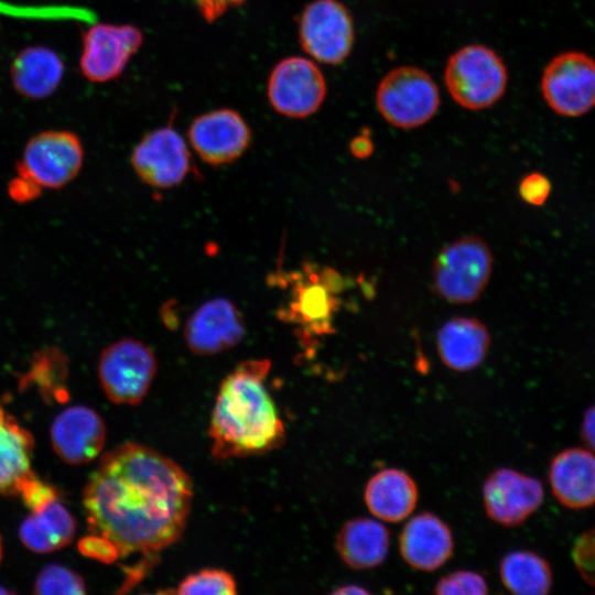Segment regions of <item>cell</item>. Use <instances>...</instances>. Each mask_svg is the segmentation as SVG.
I'll return each instance as SVG.
<instances>
[{"label":"cell","instance_id":"cell-27","mask_svg":"<svg viewBox=\"0 0 595 595\" xmlns=\"http://www.w3.org/2000/svg\"><path fill=\"white\" fill-rule=\"evenodd\" d=\"M22 383L36 386L45 400L61 401L67 397L66 359L57 349H44L34 356Z\"/></svg>","mask_w":595,"mask_h":595},{"label":"cell","instance_id":"cell-16","mask_svg":"<svg viewBox=\"0 0 595 595\" xmlns=\"http://www.w3.org/2000/svg\"><path fill=\"white\" fill-rule=\"evenodd\" d=\"M246 334L242 314L234 302L216 298L202 304L187 320L184 339L196 355L209 356L237 346Z\"/></svg>","mask_w":595,"mask_h":595},{"label":"cell","instance_id":"cell-10","mask_svg":"<svg viewBox=\"0 0 595 595\" xmlns=\"http://www.w3.org/2000/svg\"><path fill=\"white\" fill-rule=\"evenodd\" d=\"M267 96L271 107L289 118H305L318 110L326 96L320 67L309 58L290 56L271 71Z\"/></svg>","mask_w":595,"mask_h":595},{"label":"cell","instance_id":"cell-9","mask_svg":"<svg viewBox=\"0 0 595 595\" xmlns=\"http://www.w3.org/2000/svg\"><path fill=\"white\" fill-rule=\"evenodd\" d=\"M547 105L563 117H580L595 107V60L569 51L553 57L541 77Z\"/></svg>","mask_w":595,"mask_h":595},{"label":"cell","instance_id":"cell-3","mask_svg":"<svg viewBox=\"0 0 595 595\" xmlns=\"http://www.w3.org/2000/svg\"><path fill=\"white\" fill-rule=\"evenodd\" d=\"M444 80L455 102L465 109L479 110L493 106L504 96L508 72L494 50L470 44L450 56Z\"/></svg>","mask_w":595,"mask_h":595},{"label":"cell","instance_id":"cell-23","mask_svg":"<svg viewBox=\"0 0 595 595\" xmlns=\"http://www.w3.org/2000/svg\"><path fill=\"white\" fill-rule=\"evenodd\" d=\"M63 73L64 64L61 57L43 46L22 50L10 69L17 91L32 99L51 95L60 85Z\"/></svg>","mask_w":595,"mask_h":595},{"label":"cell","instance_id":"cell-22","mask_svg":"<svg viewBox=\"0 0 595 595\" xmlns=\"http://www.w3.org/2000/svg\"><path fill=\"white\" fill-rule=\"evenodd\" d=\"M336 551L353 570H370L387 558L390 532L381 522L357 517L343 524L336 537Z\"/></svg>","mask_w":595,"mask_h":595},{"label":"cell","instance_id":"cell-20","mask_svg":"<svg viewBox=\"0 0 595 595\" xmlns=\"http://www.w3.org/2000/svg\"><path fill=\"white\" fill-rule=\"evenodd\" d=\"M489 346V332L475 317H454L443 324L436 336V348L442 363L459 372L478 367Z\"/></svg>","mask_w":595,"mask_h":595},{"label":"cell","instance_id":"cell-39","mask_svg":"<svg viewBox=\"0 0 595 595\" xmlns=\"http://www.w3.org/2000/svg\"><path fill=\"white\" fill-rule=\"evenodd\" d=\"M1 556H2V545H1V540H0V562H1Z\"/></svg>","mask_w":595,"mask_h":595},{"label":"cell","instance_id":"cell-17","mask_svg":"<svg viewBox=\"0 0 595 595\" xmlns=\"http://www.w3.org/2000/svg\"><path fill=\"white\" fill-rule=\"evenodd\" d=\"M51 441L63 462L83 465L95 459L102 451L106 426L95 410L84 405L69 407L55 418Z\"/></svg>","mask_w":595,"mask_h":595},{"label":"cell","instance_id":"cell-33","mask_svg":"<svg viewBox=\"0 0 595 595\" xmlns=\"http://www.w3.org/2000/svg\"><path fill=\"white\" fill-rule=\"evenodd\" d=\"M78 548L85 555L106 563L113 562L119 558L108 541L91 533L79 542Z\"/></svg>","mask_w":595,"mask_h":595},{"label":"cell","instance_id":"cell-1","mask_svg":"<svg viewBox=\"0 0 595 595\" xmlns=\"http://www.w3.org/2000/svg\"><path fill=\"white\" fill-rule=\"evenodd\" d=\"M192 497L191 478L178 464L130 442L101 457L83 502L90 533L108 541L119 558H151L180 539Z\"/></svg>","mask_w":595,"mask_h":595},{"label":"cell","instance_id":"cell-26","mask_svg":"<svg viewBox=\"0 0 595 595\" xmlns=\"http://www.w3.org/2000/svg\"><path fill=\"white\" fill-rule=\"evenodd\" d=\"M504 586L518 595H544L552 586V571L545 559L528 550L513 551L499 565Z\"/></svg>","mask_w":595,"mask_h":595},{"label":"cell","instance_id":"cell-5","mask_svg":"<svg viewBox=\"0 0 595 595\" xmlns=\"http://www.w3.org/2000/svg\"><path fill=\"white\" fill-rule=\"evenodd\" d=\"M376 105L383 119L400 129L426 123L440 106L439 88L423 69L401 66L391 69L379 83Z\"/></svg>","mask_w":595,"mask_h":595},{"label":"cell","instance_id":"cell-36","mask_svg":"<svg viewBox=\"0 0 595 595\" xmlns=\"http://www.w3.org/2000/svg\"><path fill=\"white\" fill-rule=\"evenodd\" d=\"M581 434L587 446L595 452V403L584 413Z\"/></svg>","mask_w":595,"mask_h":595},{"label":"cell","instance_id":"cell-6","mask_svg":"<svg viewBox=\"0 0 595 595\" xmlns=\"http://www.w3.org/2000/svg\"><path fill=\"white\" fill-rule=\"evenodd\" d=\"M156 368L155 355L148 345L136 338H122L101 351L98 378L113 403L136 405L147 396Z\"/></svg>","mask_w":595,"mask_h":595},{"label":"cell","instance_id":"cell-18","mask_svg":"<svg viewBox=\"0 0 595 595\" xmlns=\"http://www.w3.org/2000/svg\"><path fill=\"white\" fill-rule=\"evenodd\" d=\"M399 549L409 566L432 572L450 560L454 552V539L446 522L424 511L403 526L399 536Z\"/></svg>","mask_w":595,"mask_h":595},{"label":"cell","instance_id":"cell-15","mask_svg":"<svg viewBox=\"0 0 595 595\" xmlns=\"http://www.w3.org/2000/svg\"><path fill=\"white\" fill-rule=\"evenodd\" d=\"M187 136L197 155L213 166L234 162L251 141V130L246 120L229 108L199 115L190 125Z\"/></svg>","mask_w":595,"mask_h":595},{"label":"cell","instance_id":"cell-37","mask_svg":"<svg viewBox=\"0 0 595 595\" xmlns=\"http://www.w3.org/2000/svg\"><path fill=\"white\" fill-rule=\"evenodd\" d=\"M369 591L359 585H346L334 591V594H368Z\"/></svg>","mask_w":595,"mask_h":595},{"label":"cell","instance_id":"cell-12","mask_svg":"<svg viewBox=\"0 0 595 595\" xmlns=\"http://www.w3.org/2000/svg\"><path fill=\"white\" fill-rule=\"evenodd\" d=\"M291 302L283 320L301 325L306 332L316 335L332 332V320L338 309L336 294L343 281L332 269L312 268L307 264L304 273H296Z\"/></svg>","mask_w":595,"mask_h":595},{"label":"cell","instance_id":"cell-2","mask_svg":"<svg viewBox=\"0 0 595 595\" xmlns=\"http://www.w3.org/2000/svg\"><path fill=\"white\" fill-rule=\"evenodd\" d=\"M270 368L269 359H249L223 379L209 424L214 458L260 455L282 444L284 424L266 386Z\"/></svg>","mask_w":595,"mask_h":595},{"label":"cell","instance_id":"cell-34","mask_svg":"<svg viewBox=\"0 0 595 595\" xmlns=\"http://www.w3.org/2000/svg\"><path fill=\"white\" fill-rule=\"evenodd\" d=\"M246 0H193L206 22H215L228 10L241 6Z\"/></svg>","mask_w":595,"mask_h":595},{"label":"cell","instance_id":"cell-4","mask_svg":"<svg viewBox=\"0 0 595 595\" xmlns=\"http://www.w3.org/2000/svg\"><path fill=\"white\" fill-rule=\"evenodd\" d=\"M491 270L488 245L477 236H466L439 252L432 271L433 286L450 303H473L486 289Z\"/></svg>","mask_w":595,"mask_h":595},{"label":"cell","instance_id":"cell-21","mask_svg":"<svg viewBox=\"0 0 595 595\" xmlns=\"http://www.w3.org/2000/svg\"><path fill=\"white\" fill-rule=\"evenodd\" d=\"M419 489L414 479L398 468L376 473L367 482L364 500L369 512L385 522H399L414 510Z\"/></svg>","mask_w":595,"mask_h":595},{"label":"cell","instance_id":"cell-11","mask_svg":"<svg viewBox=\"0 0 595 595\" xmlns=\"http://www.w3.org/2000/svg\"><path fill=\"white\" fill-rule=\"evenodd\" d=\"M143 43L141 30L131 24L97 23L83 35L80 72L93 83L119 77Z\"/></svg>","mask_w":595,"mask_h":595},{"label":"cell","instance_id":"cell-8","mask_svg":"<svg viewBox=\"0 0 595 595\" xmlns=\"http://www.w3.org/2000/svg\"><path fill=\"white\" fill-rule=\"evenodd\" d=\"M299 40L302 48L316 61L337 65L350 54L355 29L354 20L338 0H313L299 19Z\"/></svg>","mask_w":595,"mask_h":595},{"label":"cell","instance_id":"cell-28","mask_svg":"<svg viewBox=\"0 0 595 595\" xmlns=\"http://www.w3.org/2000/svg\"><path fill=\"white\" fill-rule=\"evenodd\" d=\"M176 593L184 595H234L237 584L234 576L221 569H203L187 575L177 587Z\"/></svg>","mask_w":595,"mask_h":595},{"label":"cell","instance_id":"cell-24","mask_svg":"<svg viewBox=\"0 0 595 595\" xmlns=\"http://www.w3.org/2000/svg\"><path fill=\"white\" fill-rule=\"evenodd\" d=\"M34 447L32 434L0 405V494H17L30 474Z\"/></svg>","mask_w":595,"mask_h":595},{"label":"cell","instance_id":"cell-14","mask_svg":"<svg viewBox=\"0 0 595 595\" xmlns=\"http://www.w3.org/2000/svg\"><path fill=\"white\" fill-rule=\"evenodd\" d=\"M543 497L539 479L507 467L493 470L483 486L486 515L504 527L523 523L539 509Z\"/></svg>","mask_w":595,"mask_h":595},{"label":"cell","instance_id":"cell-30","mask_svg":"<svg viewBox=\"0 0 595 595\" xmlns=\"http://www.w3.org/2000/svg\"><path fill=\"white\" fill-rule=\"evenodd\" d=\"M439 595H484L488 593L486 580L477 572L458 570L442 576L434 585Z\"/></svg>","mask_w":595,"mask_h":595},{"label":"cell","instance_id":"cell-13","mask_svg":"<svg viewBox=\"0 0 595 595\" xmlns=\"http://www.w3.org/2000/svg\"><path fill=\"white\" fill-rule=\"evenodd\" d=\"M131 164L148 185L170 188L191 170V154L181 134L171 126L148 132L134 147Z\"/></svg>","mask_w":595,"mask_h":595},{"label":"cell","instance_id":"cell-35","mask_svg":"<svg viewBox=\"0 0 595 595\" xmlns=\"http://www.w3.org/2000/svg\"><path fill=\"white\" fill-rule=\"evenodd\" d=\"M351 154L358 159H366L374 151V143L367 129L363 130L358 136L351 139L349 143Z\"/></svg>","mask_w":595,"mask_h":595},{"label":"cell","instance_id":"cell-31","mask_svg":"<svg viewBox=\"0 0 595 595\" xmlns=\"http://www.w3.org/2000/svg\"><path fill=\"white\" fill-rule=\"evenodd\" d=\"M17 494L31 512L58 498L56 490L31 472L20 483Z\"/></svg>","mask_w":595,"mask_h":595},{"label":"cell","instance_id":"cell-7","mask_svg":"<svg viewBox=\"0 0 595 595\" xmlns=\"http://www.w3.org/2000/svg\"><path fill=\"white\" fill-rule=\"evenodd\" d=\"M84 161L80 139L66 130H47L31 138L18 163V175L39 188L56 190L73 181Z\"/></svg>","mask_w":595,"mask_h":595},{"label":"cell","instance_id":"cell-38","mask_svg":"<svg viewBox=\"0 0 595 595\" xmlns=\"http://www.w3.org/2000/svg\"><path fill=\"white\" fill-rule=\"evenodd\" d=\"M8 593V589L0 587V594Z\"/></svg>","mask_w":595,"mask_h":595},{"label":"cell","instance_id":"cell-25","mask_svg":"<svg viewBox=\"0 0 595 595\" xmlns=\"http://www.w3.org/2000/svg\"><path fill=\"white\" fill-rule=\"evenodd\" d=\"M75 532V520L58 498L31 512L19 529L22 543L37 553L54 552L66 547L73 541Z\"/></svg>","mask_w":595,"mask_h":595},{"label":"cell","instance_id":"cell-19","mask_svg":"<svg viewBox=\"0 0 595 595\" xmlns=\"http://www.w3.org/2000/svg\"><path fill=\"white\" fill-rule=\"evenodd\" d=\"M549 483L554 497L565 507L584 509L595 505V455L570 447L551 461Z\"/></svg>","mask_w":595,"mask_h":595},{"label":"cell","instance_id":"cell-32","mask_svg":"<svg viewBox=\"0 0 595 595\" xmlns=\"http://www.w3.org/2000/svg\"><path fill=\"white\" fill-rule=\"evenodd\" d=\"M551 192L550 181L541 173L533 172L526 175L519 185V194L528 204L540 206Z\"/></svg>","mask_w":595,"mask_h":595},{"label":"cell","instance_id":"cell-29","mask_svg":"<svg viewBox=\"0 0 595 595\" xmlns=\"http://www.w3.org/2000/svg\"><path fill=\"white\" fill-rule=\"evenodd\" d=\"M34 593L79 595L86 593V586L83 577L75 571L50 564L39 573L34 583Z\"/></svg>","mask_w":595,"mask_h":595}]
</instances>
